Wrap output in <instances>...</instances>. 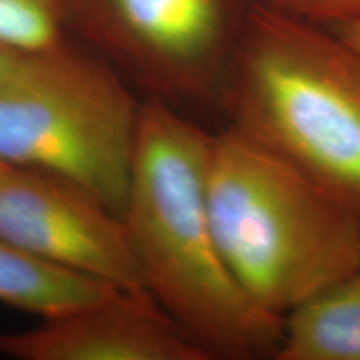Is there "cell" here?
I'll use <instances>...</instances> for the list:
<instances>
[{
  "label": "cell",
  "mask_w": 360,
  "mask_h": 360,
  "mask_svg": "<svg viewBox=\"0 0 360 360\" xmlns=\"http://www.w3.org/2000/svg\"><path fill=\"white\" fill-rule=\"evenodd\" d=\"M214 132L187 112L142 103L122 220L147 294L209 360H276L283 319L242 290L207 199Z\"/></svg>",
  "instance_id": "obj_1"
},
{
  "label": "cell",
  "mask_w": 360,
  "mask_h": 360,
  "mask_svg": "<svg viewBox=\"0 0 360 360\" xmlns=\"http://www.w3.org/2000/svg\"><path fill=\"white\" fill-rule=\"evenodd\" d=\"M217 110L360 220V53L339 34L252 0Z\"/></svg>",
  "instance_id": "obj_2"
},
{
  "label": "cell",
  "mask_w": 360,
  "mask_h": 360,
  "mask_svg": "<svg viewBox=\"0 0 360 360\" xmlns=\"http://www.w3.org/2000/svg\"><path fill=\"white\" fill-rule=\"evenodd\" d=\"M207 199L225 264L269 314L283 319L360 264V220L225 125L212 135Z\"/></svg>",
  "instance_id": "obj_3"
},
{
  "label": "cell",
  "mask_w": 360,
  "mask_h": 360,
  "mask_svg": "<svg viewBox=\"0 0 360 360\" xmlns=\"http://www.w3.org/2000/svg\"><path fill=\"white\" fill-rule=\"evenodd\" d=\"M142 103L75 39L30 53L0 89V160L74 184L122 214Z\"/></svg>",
  "instance_id": "obj_4"
},
{
  "label": "cell",
  "mask_w": 360,
  "mask_h": 360,
  "mask_svg": "<svg viewBox=\"0 0 360 360\" xmlns=\"http://www.w3.org/2000/svg\"><path fill=\"white\" fill-rule=\"evenodd\" d=\"M252 0H69V32L146 101L187 112L219 94Z\"/></svg>",
  "instance_id": "obj_5"
},
{
  "label": "cell",
  "mask_w": 360,
  "mask_h": 360,
  "mask_svg": "<svg viewBox=\"0 0 360 360\" xmlns=\"http://www.w3.org/2000/svg\"><path fill=\"white\" fill-rule=\"evenodd\" d=\"M0 238L35 259L127 294H147L122 215L37 170L0 174Z\"/></svg>",
  "instance_id": "obj_6"
},
{
  "label": "cell",
  "mask_w": 360,
  "mask_h": 360,
  "mask_svg": "<svg viewBox=\"0 0 360 360\" xmlns=\"http://www.w3.org/2000/svg\"><path fill=\"white\" fill-rule=\"evenodd\" d=\"M0 354L17 360H209L150 295L120 290L0 334Z\"/></svg>",
  "instance_id": "obj_7"
},
{
  "label": "cell",
  "mask_w": 360,
  "mask_h": 360,
  "mask_svg": "<svg viewBox=\"0 0 360 360\" xmlns=\"http://www.w3.org/2000/svg\"><path fill=\"white\" fill-rule=\"evenodd\" d=\"M276 360H360V264L283 317Z\"/></svg>",
  "instance_id": "obj_8"
},
{
  "label": "cell",
  "mask_w": 360,
  "mask_h": 360,
  "mask_svg": "<svg viewBox=\"0 0 360 360\" xmlns=\"http://www.w3.org/2000/svg\"><path fill=\"white\" fill-rule=\"evenodd\" d=\"M114 290L35 259L0 238V304L44 319L90 304Z\"/></svg>",
  "instance_id": "obj_9"
},
{
  "label": "cell",
  "mask_w": 360,
  "mask_h": 360,
  "mask_svg": "<svg viewBox=\"0 0 360 360\" xmlns=\"http://www.w3.org/2000/svg\"><path fill=\"white\" fill-rule=\"evenodd\" d=\"M69 40V0H0L2 44L42 52Z\"/></svg>",
  "instance_id": "obj_10"
},
{
  "label": "cell",
  "mask_w": 360,
  "mask_h": 360,
  "mask_svg": "<svg viewBox=\"0 0 360 360\" xmlns=\"http://www.w3.org/2000/svg\"><path fill=\"white\" fill-rule=\"evenodd\" d=\"M278 11L312 24L335 27L360 20V0H267Z\"/></svg>",
  "instance_id": "obj_11"
},
{
  "label": "cell",
  "mask_w": 360,
  "mask_h": 360,
  "mask_svg": "<svg viewBox=\"0 0 360 360\" xmlns=\"http://www.w3.org/2000/svg\"><path fill=\"white\" fill-rule=\"evenodd\" d=\"M34 52L17 51V49L8 47V45L0 42V89L11 82L17 74L25 65L27 58Z\"/></svg>",
  "instance_id": "obj_12"
},
{
  "label": "cell",
  "mask_w": 360,
  "mask_h": 360,
  "mask_svg": "<svg viewBox=\"0 0 360 360\" xmlns=\"http://www.w3.org/2000/svg\"><path fill=\"white\" fill-rule=\"evenodd\" d=\"M328 29H332L335 34H339L345 42L352 45L355 51L360 53V20L347 22V24H340L335 27H328Z\"/></svg>",
  "instance_id": "obj_13"
},
{
  "label": "cell",
  "mask_w": 360,
  "mask_h": 360,
  "mask_svg": "<svg viewBox=\"0 0 360 360\" xmlns=\"http://www.w3.org/2000/svg\"><path fill=\"white\" fill-rule=\"evenodd\" d=\"M8 167V165H6V164H4V162L2 160H0V174H2L4 172V170H6Z\"/></svg>",
  "instance_id": "obj_14"
}]
</instances>
